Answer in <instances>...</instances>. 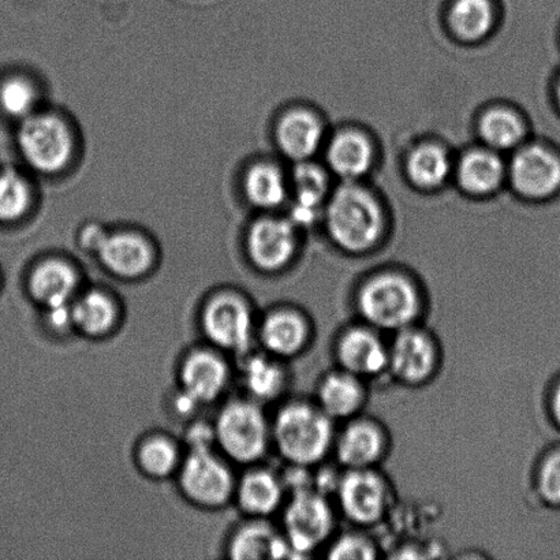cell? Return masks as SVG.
<instances>
[{
	"instance_id": "1",
	"label": "cell",
	"mask_w": 560,
	"mask_h": 560,
	"mask_svg": "<svg viewBox=\"0 0 560 560\" xmlns=\"http://www.w3.org/2000/svg\"><path fill=\"white\" fill-rule=\"evenodd\" d=\"M257 323L254 302L243 291L222 288L211 291L197 311L202 342L238 360L255 349Z\"/></svg>"
},
{
	"instance_id": "2",
	"label": "cell",
	"mask_w": 560,
	"mask_h": 560,
	"mask_svg": "<svg viewBox=\"0 0 560 560\" xmlns=\"http://www.w3.org/2000/svg\"><path fill=\"white\" fill-rule=\"evenodd\" d=\"M262 408L243 394L219 406L212 420L217 450L234 466L260 464L272 446L271 421Z\"/></svg>"
},
{
	"instance_id": "3",
	"label": "cell",
	"mask_w": 560,
	"mask_h": 560,
	"mask_svg": "<svg viewBox=\"0 0 560 560\" xmlns=\"http://www.w3.org/2000/svg\"><path fill=\"white\" fill-rule=\"evenodd\" d=\"M237 477L235 466L217 448L194 450L186 452L174 481L190 506L219 512L233 504Z\"/></svg>"
},
{
	"instance_id": "4",
	"label": "cell",
	"mask_w": 560,
	"mask_h": 560,
	"mask_svg": "<svg viewBox=\"0 0 560 560\" xmlns=\"http://www.w3.org/2000/svg\"><path fill=\"white\" fill-rule=\"evenodd\" d=\"M327 228L340 248L364 252L382 237L383 211L370 191L359 185L346 184L335 191L329 201Z\"/></svg>"
},
{
	"instance_id": "5",
	"label": "cell",
	"mask_w": 560,
	"mask_h": 560,
	"mask_svg": "<svg viewBox=\"0 0 560 560\" xmlns=\"http://www.w3.org/2000/svg\"><path fill=\"white\" fill-rule=\"evenodd\" d=\"M324 411L304 404L283 406L271 421L272 446L294 466L316 464L327 454L332 427Z\"/></svg>"
},
{
	"instance_id": "6",
	"label": "cell",
	"mask_w": 560,
	"mask_h": 560,
	"mask_svg": "<svg viewBox=\"0 0 560 560\" xmlns=\"http://www.w3.org/2000/svg\"><path fill=\"white\" fill-rule=\"evenodd\" d=\"M234 359L206 342L185 351L177 365V387L202 409L223 402L235 382Z\"/></svg>"
},
{
	"instance_id": "7",
	"label": "cell",
	"mask_w": 560,
	"mask_h": 560,
	"mask_svg": "<svg viewBox=\"0 0 560 560\" xmlns=\"http://www.w3.org/2000/svg\"><path fill=\"white\" fill-rule=\"evenodd\" d=\"M359 307L361 315L373 326L404 331L419 313V295L408 279L386 273L364 285Z\"/></svg>"
},
{
	"instance_id": "8",
	"label": "cell",
	"mask_w": 560,
	"mask_h": 560,
	"mask_svg": "<svg viewBox=\"0 0 560 560\" xmlns=\"http://www.w3.org/2000/svg\"><path fill=\"white\" fill-rule=\"evenodd\" d=\"M19 141L27 163L43 173L59 172L73 150L68 128L52 115H30L21 126Z\"/></svg>"
},
{
	"instance_id": "9",
	"label": "cell",
	"mask_w": 560,
	"mask_h": 560,
	"mask_svg": "<svg viewBox=\"0 0 560 560\" xmlns=\"http://www.w3.org/2000/svg\"><path fill=\"white\" fill-rule=\"evenodd\" d=\"M126 307L115 291L104 285H85L71 302L77 337L103 342L115 337L124 326Z\"/></svg>"
},
{
	"instance_id": "10",
	"label": "cell",
	"mask_w": 560,
	"mask_h": 560,
	"mask_svg": "<svg viewBox=\"0 0 560 560\" xmlns=\"http://www.w3.org/2000/svg\"><path fill=\"white\" fill-rule=\"evenodd\" d=\"M284 537L293 553H307L327 539L332 514L326 501L310 490L295 492L285 506Z\"/></svg>"
},
{
	"instance_id": "11",
	"label": "cell",
	"mask_w": 560,
	"mask_h": 560,
	"mask_svg": "<svg viewBox=\"0 0 560 560\" xmlns=\"http://www.w3.org/2000/svg\"><path fill=\"white\" fill-rule=\"evenodd\" d=\"M84 288L77 267L62 259L38 262L26 280L27 295L38 311L71 305Z\"/></svg>"
},
{
	"instance_id": "12",
	"label": "cell",
	"mask_w": 560,
	"mask_h": 560,
	"mask_svg": "<svg viewBox=\"0 0 560 560\" xmlns=\"http://www.w3.org/2000/svg\"><path fill=\"white\" fill-rule=\"evenodd\" d=\"M510 178L520 195L546 199L560 188V159L545 147H525L513 159Z\"/></svg>"
},
{
	"instance_id": "13",
	"label": "cell",
	"mask_w": 560,
	"mask_h": 560,
	"mask_svg": "<svg viewBox=\"0 0 560 560\" xmlns=\"http://www.w3.org/2000/svg\"><path fill=\"white\" fill-rule=\"evenodd\" d=\"M285 487L276 471L259 464L246 466L237 477L233 504L245 518L267 520L282 506Z\"/></svg>"
},
{
	"instance_id": "14",
	"label": "cell",
	"mask_w": 560,
	"mask_h": 560,
	"mask_svg": "<svg viewBox=\"0 0 560 560\" xmlns=\"http://www.w3.org/2000/svg\"><path fill=\"white\" fill-rule=\"evenodd\" d=\"M96 255L109 276L126 282L144 279L155 266L152 246L130 233L106 234Z\"/></svg>"
},
{
	"instance_id": "15",
	"label": "cell",
	"mask_w": 560,
	"mask_h": 560,
	"mask_svg": "<svg viewBox=\"0 0 560 560\" xmlns=\"http://www.w3.org/2000/svg\"><path fill=\"white\" fill-rule=\"evenodd\" d=\"M296 237L293 224L282 219H261L248 237L252 265L262 272L282 270L293 259Z\"/></svg>"
},
{
	"instance_id": "16",
	"label": "cell",
	"mask_w": 560,
	"mask_h": 560,
	"mask_svg": "<svg viewBox=\"0 0 560 560\" xmlns=\"http://www.w3.org/2000/svg\"><path fill=\"white\" fill-rule=\"evenodd\" d=\"M224 552L233 560L284 559L293 557V551L273 526L266 520L245 518L234 526L224 541Z\"/></svg>"
},
{
	"instance_id": "17",
	"label": "cell",
	"mask_w": 560,
	"mask_h": 560,
	"mask_svg": "<svg viewBox=\"0 0 560 560\" xmlns=\"http://www.w3.org/2000/svg\"><path fill=\"white\" fill-rule=\"evenodd\" d=\"M235 381L240 382L245 397L265 406L284 392L285 372L278 357L254 349L235 360Z\"/></svg>"
},
{
	"instance_id": "18",
	"label": "cell",
	"mask_w": 560,
	"mask_h": 560,
	"mask_svg": "<svg viewBox=\"0 0 560 560\" xmlns=\"http://www.w3.org/2000/svg\"><path fill=\"white\" fill-rule=\"evenodd\" d=\"M183 441L163 431H151L136 442L133 463L141 476L152 481L174 480L185 458Z\"/></svg>"
},
{
	"instance_id": "19",
	"label": "cell",
	"mask_w": 560,
	"mask_h": 560,
	"mask_svg": "<svg viewBox=\"0 0 560 560\" xmlns=\"http://www.w3.org/2000/svg\"><path fill=\"white\" fill-rule=\"evenodd\" d=\"M343 512L359 524H372L386 508V491L377 476L365 469H351L339 485Z\"/></svg>"
},
{
	"instance_id": "20",
	"label": "cell",
	"mask_w": 560,
	"mask_h": 560,
	"mask_svg": "<svg viewBox=\"0 0 560 560\" xmlns=\"http://www.w3.org/2000/svg\"><path fill=\"white\" fill-rule=\"evenodd\" d=\"M306 339L307 327L304 318L285 307L267 312L257 323L256 343L261 346V350L280 360L299 354Z\"/></svg>"
},
{
	"instance_id": "21",
	"label": "cell",
	"mask_w": 560,
	"mask_h": 560,
	"mask_svg": "<svg viewBox=\"0 0 560 560\" xmlns=\"http://www.w3.org/2000/svg\"><path fill=\"white\" fill-rule=\"evenodd\" d=\"M388 364L392 365L395 375L405 382H422L430 376L435 353L424 335L416 331L400 332L395 339L392 351L388 354Z\"/></svg>"
},
{
	"instance_id": "22",
	"label": "cell",
	"mask_w": 560,
	"mask_h": 560,
	"mask_svg": "<svg viewBox=\"0 0 560 560\" xmlns=\"http://www.w3.org/2000/svg\"><path fill=\"white\" fill-rule=\"evenodd\" d=\"M340 364L353 376H371L388 364V353L381 339L365 329H353L340 340Z\"/></svg>"
},
{
	"instance_id": "23",
	"label": "cell",
	"mask_w": 560,
	"mask_h": 560,
	"mask_svg": "<svg viewBox=\"0 0 560 560\" xmlns=\"http://www.w3.org/2000/svg\"><path fill=\"white\" fill-rule=\"evenodd\" d=\"M323 137L320 120L306 109H294L284 115L278 126V141L282 151L294 161L304 162L317 151Z\"/></svg>"
},
{
	"instance_id": "24",
	"label": "cell",
	"mask_w": 560,
	"mask_h": 560,
	"mask_svg": "<svg viewBox=\"0 0 560 560\" xmlns=\"http://www.w3.org/2000/svg\"><path fill=\"white\" fill-rule=\"evenodd\" d=\"M328 163L335 173L346 179L362 177L373 163V148L368 137L355 130H346L334 137L328 148Z\"/></svg>"
},
{
	"instance_id": "25",
	"label": "cell",
	"mask_w": 560,
	"mask_h": 560,
	"mask_svg": "<svg viewBox=\"0 0 560 560\" xmlns=\"http://www.w3.org/2000/svg\"><path fill=\"white\" fill-rule=\"evenodd\" d=\"M504 177V166L495 152L476 150L463 158L458 167V183L474 195H488L498 189Z\"/></svg>"
},
{
	"instance_id": "26",
	"label": "cell",
	"mask_w": 560,
	"mask_h": 560,
	"mask_svg": "<svg viewBox=\"0 0 560 560\" xmlns=\"http://www.w3.org/2000/svg\"><path fill=\"white\" fill-rule=\"evenodd\" d=\"M381 432L370 424H354L345 431L338 444L340 463L351 469H365L381 457Z\"/></svg>"
},
{
	"instance_id": "27",
	"label": "cell",
	"mask_w": 560,
	"mask_h": 560,
	"mask_svg": "<svg viewBox=\"0 0 560 560\" xmlns=\"http://www.w3.org/2000/svg\"><path fill=\"white\" fill-rule=\"evenodd\" d=\"M448 20L458 37L468 42L480 40L491 32L495 10L491 0H454Z\"/></svg>"
},
{
	"instance_id": "28",
	"label": "cell",
	"mask_w": 560,
	"mask_h": 560,
	"mask_svg": "<svg viewBox=\"0 0 560 560\" xmlns=\"http://www.w3.org/2000/svg\"><path fill=\"white\" fill-rule=\"evenodd\" d=\"M318 399L328 417H348L362 404V388L351 373H334L323 382Z\"/></svg>"
},
{
	"instance_id": "29",
	"label": "cell",
	"mask_w": 560,
	"mask_h": 560,
	"mask_svg": "<svg viewBox=\"0 0 560 560\" xmlns=\"http://www.w3.org/2000/svg\"><path fill=\"white\" fill-rule=\"evenodd\" d=\"M447 152L436 144L416 148L408 159V174L411 183L422 189H435L444 184L450 174Z\"/></svg>"
},
{
	"instance_id": "30",
	"label": "cell",
	"mask_w": 560,
	"mask_h": 560,
	"mask_svg": "<svg viewBox=\"0 0 560 560\" xmlns=\"http://www.w3.org/2000/svg\"><path fill=\"white\" fill-rule=\"evenodd\" d=\"M480 135L492 150H512L524 139L525 126L512 109L493 108L482 115Z\"/></svg>"
},
{
	"instance_id": "31",
	"label": "cell",
	"mask_w": 560,
	"mask_h": 560,
	"mask_svg": "<svg viewBox=\"0 0 560 560\" xmlns=\"http://www.w3.org/2000/svg\"><path fill=\"white\" fill-rule=\"evenodd\" d=\"M246 194L252 202L262 208L282 205L285 197V184L282 173L271 164H257L246 178Z\"/></svg>"
},
{
	"instance_id": "32",
	"label": "cell",
	"mask_w": 560,
	"mask_h": 560,
	"mask_svg": "<svg viewBox=\"0 0 560 560\" xmlns=\"http://www.w3.org/2000/svg\"><path fill=\"white\" fill-rule=\"evenodd\" d=\"M31 201L30 186L19 173L0 174V221H14L24 215Z\"/></svg>"
},
{
	"instance_id": "33",
	"label": "cell",
	"mask_w": 560,
	"mask_h": 560,
	"mask_svg": "<svg viewBox=\"0 0 560 560\" xmlns=\"http://www.w3.org/2000/svg\"><path fill=\"white\" fill-rule=\"evenodd\" d=\"M294 184L296 205L318 210L328 188L326 173L315 164L304 161L295 168Z\"/></svg>"
},
{
	"instance_id": "34",
	"label": "cell",
	"mask_w": 560,
	"mask_h": 560,
	"mask_svg": "<svg viewBox=\"0 0 560 560\" xmlns=\"http://www.w3.org/2000/svg\"><path fill=\"white\" fill-rule=\"evenodd\" d=\"M36 92L30 82L14 77L0 85V107L14 118H27L35 108Z\"/></svg>"
},
{
	"instance_id": "35",
	"label": "cell",
	"mask_w": 560,
	"mask_h": 560,
	"mask_svg": "<svg viewBox=\"0 0 560 560\" xmlns=\"http://www.w3.org/2000/svg\"><path fill=\"white\" fill-rule=\"evenodd\" d=\"M40 313L43 331L47 337L55 340L77 337L73 316H71V305L49 307V310H43Z\"/></svg>"
},
{
	"instance_id": "36",
	"label": "cell",
	"mask_w": 560,
	"mask_h": 560,
	"mask_svg": "<svg viewBox=\"0 0 560 560\" xmlns=\"http://www.w3.org/2000/svg\"><path fill=\"white\" fill-rule=\"evenodd\" d=\"M183 443L186 452L217 448L213 422L202 420L201 417H196V419L186 422Z\"/></svg>"
},
{
	"instance_id": "37",
	"label": "cell",
	"mask_w": 560,
	"mask_h": 560,
	"mask_svg": "<svg viewBox=\"0 0 560 560\" xmlns=\"http://www.w3.org/2000/svg\"><path fill=\"white\" fill-rule=\"evenodd\" d=\"M539 488L546 501L560 503V452L552 454L541 466Z\"/></svg>"
},
{
	"instance_id": "38",
	"label": "cell",
	"mask_w": 560,
	"mask_h": 560,
	"mask_svg": "<svg viewBox=\"0 0 560 560\" xmlns=\"http://www.w3.org/2000/svg\"><path fill=\"white\" fill-rule=\"evenodd\" d=\"M331 559H372L375 558V550H373L370 542L360 539V537L349 536L343 537L332 548L329 553Z\"/></svg>"
},
{
	"instance_id": "39",
	"label": "cell",
	"mask_w": 560,
	"mask_h": 560,
	"mask_svg": "<svg viewBox=\"0 0 560 560\" xmlns=\"http://www.w3.org/2000/svg\"><path fill=\"white\" fill-rule=\"evenodd\" d=\"M170 409L173 410L175 419L183 420L185 422H189L190 420L196 419V417H199V413L202 410L199 404L195 402L189 395L180 392L178 387H175L174 389L172 402H170Z\"/></svg>"
},
{
	"instance_id": "40",
	"label": "cell",
	"mask_w": 560,
	"mask_h": 560,
	"mask_svg": "<svg viewBox=\"0 0 560 560\" xmlns=\"http://www.w3.org/2000/svg\"><path fill=\"white\" fill-rule=\"evenodd\" d=\"M104 237H106V234H104L101 229L90 228L84 235H82V245H84L88 250L95 252L96 254Z\"/></svg>"
},
{
	"instance_id": "41",
	"label": "cell",
	"mask_w": 560,
	"mask_h": 560,
	"mask_svg": "<svg viewBox=\"0 0 560 560\" xmlns=\"http://www.w3.org/2000/svg\"><path fill=\"white\" fill-rule=\"evenodd\" d=\"M553 413L560 424V387L557 389L556 397H553Z\"/></svg>"
},
{
	"instance_id": "42",
	"label": "cell",
	"mask_w": 560,
	"mask_h": 560,
	"mask_svg": "<svg viewBox=\"0 0 560 560\" xmlns=\"http://www.w3.org/2000/svg\"><path fill=\"white\" fill-rule=\"evenodd\" d=\"M557 95H558V102H559V106H560V79H559V82H558Z\"/></svg>"
}]
</instances>
